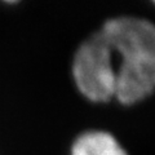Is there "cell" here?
Listing matches in <instances>:
<instances>
[{"mask_svg":"<svg viewBox=\"0 0 155 155\" xmlns=\"http://www.w3.org/2000/svg\"><path fill=\"white\" fill-rule=\"evenodd\" d=\"M72 79L80 94L92 102L115 98L114 56L100 30L78 47L72 58Z\"/></svg>","mask_w":155,"mask_h":155,"instance_id":"obj_2","label":"cell"},{"mask_svg":"<svg viewBox=\"0 0 155 155\" xmlns=\"http://www.w3.org/2000/svg\"><path fill=\"white\" fill-rule=\"evenodd\" d=\"M115 64V100L133 105L155 92V25L141 17L107 19L100 30Z\"/></svg>","mask_w":155,"mask_h":155,"instance_id":"obj_1","label":"cell"},{"mask_svg":"<svg viewBox=\"0 0 155 155\" xmlns=\"http://www.w3.org/2000/svg\"><path fill=\"white\" fill-rule=\"evenodd\" d=\"M70 155H128V153L113 133L89 129L74 140Z\"/></svg>","mask_w":155,"mask_h":155,"instance_id":"obj_3","label":"cell"}]
</instances>
